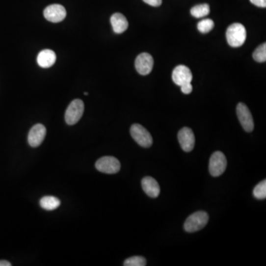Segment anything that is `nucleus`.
<instances>
[{"mask_svg":"<svg viewBox=\"0 0 266 266\" xmlns=\"http://www.w3.org/2000/svg\"><path fill=\"white\" fill-rule=\"evenodd\" d=\"M250 1L256 6L260 7V8H266V0H250Z\"/></svg>","mask_w":266,"mask_h":266,"instance_id":"b1692460","label":"nucleus"},{"mask_svg":"<svg viewBox=\"0 0 266 266\" xmlns=\"http://www.w3.org/2000/svg\"><path fill=\"white\" fill-rule=\"evenodd\" d=\"M110 23L115 33H124L128 28L129 23L127 18L120 13H115L110 17Z\"/></svg>","mask_w":266,"mask_h":266,"instance_id":"2eb2a0df","label":"nucleus"},{"mask_svg":"<svg viewBox=\"0 0 266 266\" xmlns=\"http://www.w3.org/2000/svg\"><path fill=\"white\" fill-rule=\"evenodd\" d=\"M180 145L184 152L192 151L195 144L194 133L188 127H184L180 130L178 135Z\"/></svg>","mask_w":266,"mask_h":266,"instance_id":"1a4fd4ad","label":"nucleus"},{"mask_svg":"<svg viewBox=\"0 0 266 266\" xmlns=\"http://www.w3.org/2000/svg\"><path fill=\"white\" fill-rule=\"evenodd\" d=\"M253 58L257 62H265L266 60V44L260 45L253 53Z\"/></svg>","mask_w":266,"mask_h":266,"instance_id":"aec40b11","label":"nucleus"},{"mask_svg":"<svg viewBox=\"0 0 266 266\" xmlns=\"http://www.w3.org/2000/svg\"><path fill=\"white\" fill-rule=\"evenodd\" d=\"M192 73L185 65H178L172 72V80L177 85L181 87L183 84L191 83L192 81Z\"/></svg>","mask_w":266,"mask_h":266,"instance_id":"f8f14e48","label":"nucleus"},{"mask_svg":"<svg viewBox=\"0 0 266 266\" xmlns=\"http://www.w3.org/2000/svg\"><path fill=\"white\" fill-rule=\"evenodd\" d=\"M41 207L47 211H53L56 210L61 205L59 199L53 196H45L42 197L39 201Z\"/></svg>","mask_w":266,"mask_h":266,"instance_id":"dca6fc26","label":"nucleus"},{"mask_svg":"<svg viewBox=\"0 0 266 266\" xmlns=\"http://www.w3.org/2000/svg\"><path fill=\"white\" fill-rule=\"evenodd\" d=\"M210 13V7L208 4L195 5L191 9V14L195 18H203Z\"/></svg>","mask_w":266,"mask_h":266,"instance_id":"f3484780","label":"nucleus"},{"mask_svg":"<svg viewBox=\"0 0 266 266\" xmlns=\"http://www.w3.org/2000/svg\"><path fill=\"white\" fill-rule=\"evenodd\" d=\"M246 36L245 27L239 23L231 25L226 31V39L229 45L232 48L242 46L246 40Z\"/></svg>","mask_w":266,"mask_h":266,"instance_id":"f257e3e1","label":"nucleus"},{"mask_svg":"<svg viewBox=\"0 0 266 266\" xmlns=\"http://www.w3.org/2000/svg\"><path fill=\"white\" fill-rule=\"evenodd\" d=\"M11 264L6 260H0V266H11Z\"/></svg>","mask_w":266,"mask_h":266,"instance_id":"393cba45","label":"nucleus"},{"mask_svg":"<svg viewBox=\"0 0 266 266\" xmlns=\"http://www.w3.org/2000/svg\"><path fill=\"white\" fill-rule=\"evenodd\" d=\"M56 55L51 50L46 49L41 51L37 56V63L41 68H51L55 64Z\"/></svg>","mask_w":266,"mask_h":266,"instance_id":"4468645a","label":"nucleus"},{"mask_svg":"<svg viewBox=\"0 0 266 266\" xmlns=\"http://www.w3.org/2000/svg\"><path fill=\"white\" fill-rule=\"evenodd\" d=\"M227 166L226 156L220 151L213 153L210 160V172L213 177H219L223 175Z\"/></svg>","mask_w":266,"mask_h":266,"instance_id":"423d86ee","label":"nucleus"},{"mask_svg":"<svg viewBox=\"0 0 266 266\" xmlns=\"http://www.w3.org/2000/svg\"><path fill=\"white\" fill-rule=\"evenodd\" d=\"M84 111V102L81 99H75L66 109L65 121L68 125L77 124L83 115Z\"/></svg>","mask_w":266,"mask_h":266,"instance_id":"20e7f679","label":"nucleus"},{"mask_svg":"<svg viewBox=\"0 0 266 266\" xmlns=\"http://www.w3.org/2000/svg\"><path fill=\"white\" fill-rule=\"evenodd\" d=\"M181 91L184 94H190L192 92L193 87L191 83H186V84H183L181 86Z\"/></svg>","mask_w":266,"mask_h":266,"instance_id":"4be33fe9","label":"nucleus"},{"mask_svg":"<svg viewBox=\"0 0 266 266\" xmlns=\"http://www.w3.org/2000/svg\"><path fill=\"white\" fill-rule=\"evenodd\" d=\"M209 214L206 212L199 211L191 214L184 223V229L188 233L201 230L207 226Z\"/></svg>","mask_w":266,"mask_h":266,"instance_id":"f03ea898","label":"nucleus"},{"mask_svg":"<svg viewBox=\"0 0 266 266\" xmlns=\"http://www.w3.org/2000/svg\"><path fill=\"white\" fill-rule=\"evenodd\" d=\"M214 27V23L210 19H204L199 22L197 24V29L202 33H207L211 31Z\"/></svg>","mask_w":266,"mask_h":266,"instance_id":"6ab92c4d","label":"nucleus"},{"mask_svg":"<svg viewBox=\"0 0 266 266\" xmlns=\"http://www.w3.org/2000/svg\"><path fill=\"white\" fill-rule=\"evenodd\" d=\"M143 1L153 7H159L162 4V0H143Z\"/></svg>","mask_w":266,"mask_h":266,"instance_id":"5701e85b","label":"nucleus"},{"mask_svg":"<svg viewBox=\"0 0 266 266\" xmlns=\"http://www.w3.org/2000/svg\"><path fill=\"white\" fill-rule=\"evenodd\" d=\"M237 115L242 128L248 133L252 132L254 127V120L249 109L245 104H238L237 106Z\"/></svg>","mask_w":266,"mask_h":266,"instance_id":"0eeeda50","label":"nucleus"},{"mask_svg":"<svg viewBox=\"0 0 266 266\" xmlns=\"http://www.w3.org/2000/svg\"><path fill=\"white\" fill-rule=\"evenodd\" d=\"M84 95H86V96H87V95H88V93H84Z\"/></svg>","mask_w":266,"mask_h":266,"instance_id":"a878e982","label":"nucleus"},{"mask_svg":"<svg viewBox=\"0 0 266 266\" xmlns=\"http://www.w3.org/2000/svg\"><path fill=\"white\" fill-rule=\"evenodd\" d=\"M254 197L259 200H263L266 197V180L261 181L257 184L253 190Z\"/></svg>","mask_w":266,"mask_h":266,"instance_id":"a211bd4d","label":"nucleus"},{"mask_svg":"<svg viewBox=\"0 0 266 266\" xmlns=\"http://www.w3.org/2000/svg\"><path fill=\"white\" fill-rule=\"evenodd\" d=\"M146 265H147V260L141 256L130 257L124 263V266H145Z\"/></svg>","mask_w":266,"mask_h":266,"instance_id":"412c9836","label":"nucleus"},{"mask_svg":"<svg viewBox=\"0 0 266 266\" xmlns=\"http://www.w3.org/2000/svg\"><path fill=\"white\" fill-rule=\"evenodd\" d=\"M144 192L152 198H156L160 194V188L159 183L152 177H145L141 181Z\"/></svg>","mask_w":266,"mask_h":266,"instance_id":"ddd939ff","label":"nucleus"},{"mask_svg":"<svg viewBox=\"0 0 266 266\" xmlns=\"http://www.w3.org/2000/svg\"><path fill=\"white\" fill-rule=\"evenodd\" d=\"M154 60L153 56L147 53H142L135 59V69L142 76L148 75L153 71Z\"/></svg>","mask_w":266,"mask_h":266,"instance_id":"6e6552de","label":"nucleus"},{"mask_svg":"<svg viewBox=\"0 0 266 266\" xmlns=\"http://www.w3.org/2000/svg\"><path fill=\"white\" fill-rule=\"evenodd\" d=\"M130 134L132 138L135 142L144 148H149L153 145V138L150 132L141 126V124H135L130 128Z\"/></svg>","mask_w":266,"mask_h":266,"instance_id":"7ed1b4c3","label":"nucleus"},{"mask_svg":"<svg viewBox=\"0 0 266 266\" xmlns=\"http://www.w3.org/2000/svg\"><path fill=\"white\" fill-rule=\"evenodd\" d=\"M47 130L45 126L37 124L30 129L27 136L29 145L32 147H37L41 145L46 135Z\"/></svg>","mask_w":266,"mask_h":266,"instance_id":"9b49d317","label":"nucleus"},{"mask_svg":"<svg viewBox=\"0 0 266 266\" xmlns=\"http://www.w3.org/2000/svg\"><path fill=\"white\" fill-rule=\"evenodd\" d=\"M67 12L62 5L54 4L47 7L44 11V16L48 21L58 23L65 19Z\"/></svg>","mask_w":266,"mask_h":266,"instance_id":"9d476101","label":"nucleus"},{"mask_svg":"<svg viewBox=\"0 0 266 266\" xmlns=\"http://www.w3.org/2000/svg\"><path fill=\"white\" fill-rule=\"evenodd\" d=\"M96 168L102 173L111 175L119 172L121 169V163L116 158L105 156L96 161Z\"/></svg>","mask_w":266,"mask_h":266,"instance_id":"39448f33","label":"nucleus"}]
</instances>
